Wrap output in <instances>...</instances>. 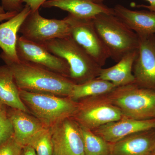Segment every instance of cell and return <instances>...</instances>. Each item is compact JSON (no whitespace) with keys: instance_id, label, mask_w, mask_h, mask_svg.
I'll return each instance as SVG.
<instances>
[{"instance_id":"obj_32","label":"cell","mask_w":155,"mask_h":155,"mask_svg":"<svg viewBox=\"0 0 155 155\" xmlns=\"http://www.w3.org/2000/svg\"><path fill=\"white\" fill-rule=\"evenodd\" d=\"M151 155H155V150L153 151Z\"/></svg>"},{"instance_id":"obj_4","label":"cell","mask_w":155,"mask_h":155,"mask_svg":"<svg viewBox=\"0 0 155 155\" xmlns=\"http://www.w3.org/2000/svg\"><path fill=\"white\" fill-rule=\"evenodd\" d=\"M41 44L55 55L63 58L69 67V78L82 84L98 77L102 67L70 36L56 38Z\"/></svg>"},{"instance_id":"obj_17","label":"cell","mask_w":155,"mask_h":155,"mask_svg":"<svg viewBox=\"0 0 155 155\" xmlns=\"http://www.w3.org/2000/svg\"><path fill=\"white\" fill-rule=\"evenodd\" d=\"M113 9L116 17L138 36L155 35V11H133L121 5Z\"/></svg>"},{"instance_id":"obj_30","label":"cell","mask_w":155,"mask_h":155,"mask_svg":"<svg viewBox=\"0 0 155 155\" xmlns=\"http://www.w3.org/2000/svg\"><path fill=\"white\" fill-rule=\"evenodd\" d=\"M6 12V11L3 9L2 7L0 5V14H4V13H5Z\"/></svg>"},{"instance_id":"obj_23","label":"cell","mask_w":155,"mask_h":155,"mask_svg":"<svg viewBox=\"0 0 155 155\" xmlns=\"http://www.w3.org/2000/svg\"><path fill=\"white\" fill-rule=\"evenodd\" d=\"M14 128L8 114V107L0 102V145L14 136Z\"/></svg>"},{"instance_id":"obj_11","label":"cell","mask_w":155,"mask_h":155,"mask_svg":"<svg viewBox=\"0 0 155 155\" xmlns=\"http://www.w3.org/2000/svg\"><path fill=\"white\" fill-rule=\"evenodd\" d=\"M138 37L133 67L135 83L140 87L155 89V35Z\"/></svg>"},{"instance_id":"obj_26","label":"cell","mask_w":155,"mask_h":155,"mask_svg":"<svg viewBox=\"0 0 155 155\" xmlns=\"http://www.w3.org/2000/svg\"><path fill=\"white\" fill-rule=\"evenodd\" d=\"M48 0H21L22 3H25V5L30 8L31 11L39 10L42 5Z\"/></svg>"},{"instance_id":"obj_25","label":"cell","mask_w":155,"mask_h":155,"mask_svg":"<svg viewBox=\"0 0 155 155\" xmlns=\"http://www.w3.org/2000/svg\"><path fill=\"white\" fill-rule=\"evenodd\" d=\"M2 6L6 12L21 11L24 8L21 0H1Z\"/></svg>"},{"instance_id":"obj_27","label":"cell","mask_w":155,"mask_h":155,"mask_svg":"<svg viewBox=\"0 0 155 155\" xmlns=\"http://www.w3.org/2000/svg\"><path fill=\"white\" fill-rule=\"evenodd\" d=\"M16 12H6L4 14H0V22H2L5 20H8L11 19L17 14Z\"/></svg>"},{"instance_id":"obj_9","label":"cell","mask_w":155,"mask_h":155,"mask_svg":"<svg viewBox=\"0 0 155 155\" xmlns=\"http://www.w3.org/2000/svg\"><path fill=\"white\" fill-rule=\"evenodd\" d=\"M16 51L19 61L33 63L69 78V67L67 61L50 52L41 44L18 35Z\"/></svg>"},{"instance_id":"obj_15","label":"cell","mask_w":155,"mask_h":155,"mask_svg":"<svg viewBox=\"0 0 155 155\" xmlns=\"http://www.w3.org/2000/svg\"><path fill=\"white\" fill-rule=\"evenodd\" d=\"M44 8H58L80 19H92L98 14H114L113 8L94 0H48L41 6Z\"/></svg>"},{"instance_id":"obj_12","label":"cell","mask_w":155,"mask_h":155,"mask_svg":"<svg viewBox=\"0 0 155 155\" xmlns=\"http://www.w3.org/2000/svg\"><path fill=\"white\" fill-rule=\"evenodd\" d=\"M155 128V119L138 120L125 118L92 130L108 142L114 143L134 133Z\"/></svg>"},{"instance_id":"obj_5","label":"cell","mask_w":155,"mask_h":155,"mask_svg":"<svg viewBox=\"0 0 155 155\" xmlns=\"http://www.w3.org/2000/svg\"><path fill=\"white\" fill-rule=\"evenodd\" d=\"M104 96L121 110L125 118L155 119V89L140 87L133 83L116 87Z\"/></svg>"},{"instance_id":"obj_3","label":"cell","mask_w":155,"mask_h":155,"mask_svg":"<svg viewBox=\"0 0 155 155\" xmlns=\"http://www.w3.org/2000/svg\"><path fill=\"white\" fill-rule=\"evenodd\" d=\"M92 21L110 58L116 63L138 49L137 35L115 14L102 13L97 15Z\"/></svg>"},{"instance_id":"obj_28","label":"cell","mask_w":155,"mask_h":155,"mask_svg":"<svg viewBox=\"0 0 155 155\" xmlns=\"http://www.w3.org/2000/svg\"><path fill=\"white\" fill-rule=\"evenodd\" d=\"M21 155H37L32 147L27 145L23 147L22 148Z\"/></svg>"},{"instance_id":"obj_1","label":"cell","mask_w":155,"mask_h":155,"mask_svg":"<svg viewBox=\"0 0 155 155\" xmlns=\"http://www.w3.org/2000/svg\"><path fill=\"white\" fill-rule=\"evenodd\" d=\"M19 90L70 97L75 83L65 77L33 63L6 62Z\"/></svg>"},{"instance_id":"obj_7","label":"cell","mask_w":155,"mask_h":155,"mask_svg":"<svg viewBox=\"0 0 155 155\" xmlns=\"http://www.w3.org/2000/svg\"><path fill=\"white\" fill-rule=\"evenodd\" d=\"M19 33L29 40L42 44L54 39L70 36V28L64 18L47 19L37 10L31 11L19 28Z\"/></svg>"},{"instance_id":"obj_21","label":"cell","mask_w":155,"mask_h":155,"mask_svg":"<svg viewBox=\"0 0 155 155\" xmlns=\"http://www.w3.org/2000/svg\"><path fill=\"white\" fill-rule=\"evenodd\" d=\"M83 140L84 155H111L112 143L91 130L80 127Z\"/></svg>"},{"instance_id":"obj_19","label":"cell","mask_w":155,"mask_h":155,"mask_svg":"<svg viewBox=\"0 0 155 155\" xmlns=\"http://www.w3.org/2000/svg\"><path fill=\"white\" fill-rule=\"evenodd\" d=\"M0 102L8 107L29 113L20 98L19 89L12 71L6 64L0 66Z\"/></svg>"},{"instance_id":"obj_31","label":"cell","mask_w":155,"mask_h":155,"mask_svg":"<svg viewBox=\"0 0 155 155\" xmlns=\"http://www.w3.org/2000/svg\"><path fill=\"white\" fill-rule=\"evenodd\" d=\"M94 1L97 3L103 4V2H104L105 0H94Z\"/></svg>"},{"instance_id":"obj_10","label":"cell","mask_w":155,"mask_h":155,"mask_svg":"<svg viewBox=\"0 0 155 155\" xmlns=\"http://www.w3.org/2000/svg\"><path fill=\"white\" fill-rule=\"evenodd\" d=\"M54 155H84L80 126L72 117L51 127Z\"/></svg>"},{"instance_id":"obj_16","label":"cell","mask_w":155,"mask_h":155,"mask_svg":"<svg viewBox=\"0 0 155 155\" xmlns=\"http://www.w3.org/2000/svg\"><path fill=\"white\" fill-rule=\"evenodd\" d=\"M8 112L14 128V138L23 147L47 128L36 117L24 111L8 107Z\"/></svg>"},{"instance_id":"obj_14","label":"cell","mask_w":155,"mask_h":155,"mask_svg":"<svg viewBox=\"0 0 155 155\" xmlns=\"http://www.w3.org/2000/svg\"><path fill=\"white\" fill-rule=\"evenodd\" d=\"M112 144L111 155H151L155 150V128L134 134Z\"/></svg>"},{"instance_id":"obj_29","label":"cell","mask_w":155,"mask_h":155,"mask_svg":"<svg viewBox=\"0 0 155 155\" xmlns=\"http://www.w3.org/2000/svg\"><path fill=\"white\" fill-rule=\"evenodd\" d=\"M150 3L149 5H137V7H142L148 9L149 11H155V0H146Z\"/></svg>"},{"instance_id":"obj_6","label":"cell","mask_w":155,"mask_h":155,"mask_svg":"<svg viewBox=\"0 0 155 155\" xmlns=\"http://www.w3.org/2000/svg\"><path fill=\"white\" fill-rule=\"evenodd\" d=\"M78 102V108L72 118L80 127L88 130L125 118L121 110L104 95L88 97Z\"/></svg>"},{"instance_id":"obj_22","label":"cell","mask_w":155,"mask_h":155,"mask_svg":"<svg viewBox=\"0 0 155 155\" xmlns=\"http://www.w3.org/2000/svg\"><path fill=\"white\" fill-rule=\"evenodd\" d=\"M28 145L33 148L37 155H54V147L50 128L39 133Z\"/></svg>"},{"instance_id":"obj_8","label":"cell","mask_w":155,"mask_h":155,"mask_svg":"<svg viewBox=\"0 0 155 155\" xmlns=\"http://www.w3.org/2000/svg\"><path fill=\"white\" fill-rule=\"evenodd\" d=\"M69 23L70 37L102 67L110 54L98 34L92 19H80L70 14L64 18Z\"/></svg>"},{"instance_id":"obj_20","label":"cell","mask_w":155,"mask_h":155,"mask_svg":"<svg viewBox=\"0 0 155 155\" xmlns=\"http://www.w3.org/2000/svg\"><path fill=\"white\" fill-rule=\"evenodd\" d=\"M116 87L107 81L98 78L82 84H75L70 97L76 101L88 97L103 95L114 90Z\"/></svg>"},{"instance_id":"obj_24","label":"cell","mask_w":155,"mask_h":155,"mask_svg":"<svg viewBox=\"0 0 155 155\" xmlns=\"http://www.w3.org/2000/svg\"><path fill=\"white\" fill-rule=\"evenodd\" d=\"M23 147L13 136L0 145V155H21Z\"/></svg>"},{"instance_id":"obj_2","label":"cell","mask_w":155,"mask_h":155,"mask_svg":"<svg viewBox=\"0 0 155 155\" xmlns=\"http://www.w3.org/2000/svg\"><path fill=\"white\" fill-rule=\"evenodd\" d=\"M19 95L29 113L47 128L72 117L78 107V102L70 97L23 90H19Z\"/></svg>"},{"instance_id":"obj_18","label":"cell","mask_w":155,"mask_h":155,"mask_svg":"<svg viewBox=\"0 0 155 155\" xmlns=\"http://www.w3.org/2000/svg\"><path fill=\"white\" fill-rule=\"evenodd\" d=\"M137 54V50L129 53L112 67L100 71L98 78L110 81L116 87L135 83L133 74L134 63Z\"/></svg>"},{"instance_id":"obj_13","label":"cell","mask_w":155,"mask_h":155,"mask_svg":"<svg viewBox=\"0 0 155 155\" xmlns=\"http://www.w3.org/2000/svg\"><path fill=\"white\" fill-rule=\"evenodd\" d=\"M31 11L30 8L25 5L22 11L15 16L0 24V48L2 50L0 58L5 63L19 61L16 51L18 33Z\"/></svg>"}]
</instances>
